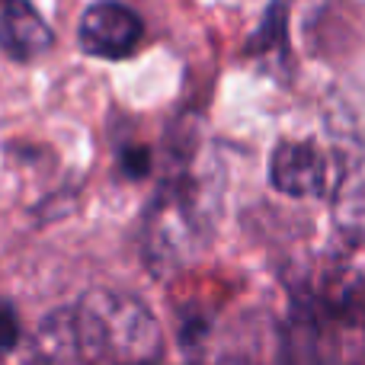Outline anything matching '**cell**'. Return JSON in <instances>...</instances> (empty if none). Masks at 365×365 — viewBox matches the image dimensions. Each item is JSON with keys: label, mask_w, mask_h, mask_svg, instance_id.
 I'll return each mask as SVG.
<instances>
[{"label": "cell", "mask_w": 365, "mask_h": 365, "mask_svg": "<svg viewBox=\"0 0 365 365\" xmlns=\"http://www.w3.org/2000/svg\"><path fill=\"white\" fill-rule=\"evenodd\" d=\"M36 356L45 362H77L71 308L51 311L36 330Z\"/></svg>", "instance_id": "cell-7"}, {"label": "cell", "mask_w": 365, "mask_h": 365, "mask_svg": "<svg viewBox=\"0 0 365 365\" xmlns=\"http://www.w3.org/2000/svg\"><path fill=\"white\" fill-rule=\"evenodd\" d=\"M272 186L285 195H321L327 160L311 141H285L272 154Z\"/></svg>", "instance_id": "cell-5"}, {"label": "cell", "mask_w": 365, "mask_h": 365, "mask_svg": "<svg viewBox=\"0 0 365 365\" xmlns=\"http://www.w3.org/2000/svg\"><path fill=\"white\" fill-rule=\"evenodd\" d=\"M16 343H19V317L13 311V304L0 298V356L10 353Z\"/></svg>", "instance_id": "cell-9"}, {"label": "cell", "mask_w": 365, "mask_h": 365, "mask_svg": "<svg viewBox=\"0 0 365 365\" xmlns=\"http://www.w3.org/2000/svg\"><path fill=\"white\" fill-rule=\"evenodd\" d=\"M282 356L304 362H353L365 356V289L349 269H324L292 292Z\"/></svg>", "instance_id": "cell-1"}, {"label": "cell", "mask_w": 365, "mask_h": 365, "mask_svg": "<svg viewBox=\"0 0 365 365\" xmlns=\"http://www.w3.org/2000/svg\"><path fill=\"white\" fill-rule=\"evenodd\" d=\"M51 26L29 0H0V48L13 61H32L51 48Z\"/></svg>", "instance_id": "cell-6"}, {"label": "cell", "mask_w": 365, "mask_h": 365, "mask_svg": "<svg viewBox=\"0 0 365 365\" xmlns=\"http://www.w3.org/2000/svg\"><path fill=\"white\" fill-rule=\"evenodd\" d=\"M334 225L346 244L365 247V148L356 141L336 145Z\"/></svg>", "instance_id": "cell-4"}, {"label": "cell", "mask_w": 365, "mask_h": 365, "mask_svg": "<svg viewBox=\"0 0 365 365\" xmlns=\"http://www.w3.org/2000/svg\"><path fill=\"white\" fill-rule=\"evenodd\" d=\"M119 164H122V170H125V177L141 180V177H148V170H151V151L132 145L119 154Z\"/></svg>", "instance_id": "cell-10"}, {"label": "cell", "mask_w": 365, "mask_h": 365, "mask_svg": "<svg viewBox=\"0 0 365 365\" xmlns=\"http://www.w3.org/2000/svg\"><path fill=\"white\" fill-rule=\"evenodd\" d=\"M276 42H285V6L282 0H276L269 10V16L263 19V26L257 29V36L250 38V45L247 48L250 51H269Z\"/></svg>", "instance_id": "cell-8"}, {"label": "cell", "mask_w": 365, "mask_h": 365, "mask_svg": "<svg viewBox=\"0 0 365 365\" xmlns=\"http://www.w3.org/2000/svg\"><path fill=\"white\" fill-rule=\"evenodd\" d=\"M77 362H154L164 336L151 308L135 295L93 289L71 308Z\"/></svg>", "instance_id": "cell-2"}, {"label": "cell", "mask_w": 365, "mask_h": 365, "mask_svg": "<svg viewBox=\"0 0 365 365\" xmlns=\"http://www.w3.org/2000/svg\"><path fill=\"white\" fill-rule=\"evenodd\" d=\"M145 26H141L138 13L128 10L125 4H93L81 19V45L83 51L96 58H109L119 61L128 58L141 45Z\"/></svg>", "instance_id": "cell-3"}]
</instances>
